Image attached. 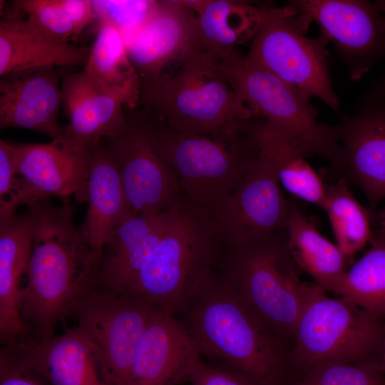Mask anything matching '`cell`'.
I'll return each mask as SVG.
<instances>
[{
  "instance_id": "obj_1",
  "label": "cell",
  "mask_w": 385,
  "mask_h": 385,
  "mask_svg": "<svg viewBox=\"0 0 385 385\" xmlns=\"http://www.w3.org/2000/svg\"><path fill=\"white\" fill-rule=\"evenodd\" d=\"M29 212L33 242L21 315L28 332L45 339L75 301L93 288L99 257L76 225L71 205L46 200L29 206Z\"/></svg>"
},
{
  "instance_id": "obj_2",
  "label": "cell",
  "mask_w": 385,
  "mask_h": 385,
  "mask_svg": "<svg viewBox=\"0 0 385 385\" xmlns=\"http://www.w3.org/2000/svg\"><path fill=\"white\" fill-rule=\"evenodd\" d=\"M182 314L200 354L257 385H279L287 363L282 342L223 279L206 277Z\"/></svg>"
},
{
  "instance_id": "obj_3",
  "label": "cell",
  "mask_w": 385,
  "mask_h": 385,
  "mask_svg": "<svg viewBox=\"0 0 385 385\" xmlns=\"http://www.w3.org/2000/svg\"><path fill=\"white\" fill-rule=\"evenodd\" d=\"M220 240L208 212L179 198L169 211L167 227L127 294L175 315L188 307L208 276Z\"/></svg>"
},
{
  "instance_id": "obj_4",
  "label": "cell",
  "mask_w": 385,
  "mask_h": 385,
  "mask_svg": "<svg viewBox=\"0 0 385 385\" xmlns=\"http://www.w3.org/2000/svg\"><path fill=\"white\" fill-rule=\"evenodd\" d=\"M140 103L158 122L181 133H217L253 118L219 59L200 51L170 73L140 86Z\"/></svg>"
},
{
  "instance_id": "obj_5",
  "label": "cell",
  "mask_w": 385,
  "mask_h": 385,
  "mask_svg": "<svg viewBox=\"0 0 385 385\" xmlns=\"http://www.w3.org/2000/svg\"><path fill=\"white\" fill-rule=\"evenodd\" d=\"M148 115L156 149L186 199L209 214L259 155L245 121L217 133H187L170 130Z\"/></svg>"
},
{
  "instance_id": "obj_6",
  "label": "cell",
  "mask_w": 385,
  "mask_h": 385,
  "mask_svg": "<svg viewBox=\"0 0 385 385\" xmlns=\"http://www.w3.org/2000/svg\"><path fill=\"white\" fill-rule=\"evenodd\" d=\"M300 270L285 230L232 248L222 279L274 332L293 337L305 307L324 290L302 281Z\"/></svg>"
},
{
  "instance_id": "obj_7",
  "label": "cell",
  "mask_w": 385,
  "mask_h": 385,
  "mask_svg": "<svg viewBox=\"0 0 385 385\" xmlns=\"http://www.w3.org/2000/svg\"><path fill=\"white\" fill-rule=\"evenodd\" d=\"M311 22L291 4L271 6L246 56L307 100L319 98L337 110L339 101L329 74V41L322 34L316 38L306 36Z\"/></svg>"
},
{
  "instance_id": "obj_8",
  "label": "cell",
  "mask_w": 385,
  "mask_h": 385,
  "mask_svg": "<svg viewBox=\"0 0 385 385\" xmlns=\"http://www.w3.org/2000/svg\"><path fill=\"white\" fill-rule=\"evenodd\" d=\"M220 66L253 117L287 133L307 157L314 155L333 163L339 153L335 126L317 120L309 101L292 87L237 51L220 59Z\"/></svg>"
},
{
  "instance_id": "obj_9",
  "label": "cell",
  "mask_w": 385,
  "mask_h": 385,
  "mask_svg": "<svg viewBox=\"0 0 385 385\" xmlns=\"http://www.w3.org/2000/svg\"><path fill=\"white\" fill-rule=\"evenodd\" d=\"M385 327L371 312L320 292L297 324L290 358L304 372L328 363H359L379 354Z\"/></svg>"
},
{
  "instance_id": "obj_10",
  "label": "cell",
  "mask_w": 385,
  "mask_h": 385,
  "mask_svg": "<svg viewBox=\"0 0 385 385\" xmlns=\"http://www.w3.org/2000/svg\"><path fill=\"white\" fill-rule=\"evenodd\" d=\"M155 308L134 294L91 288L75 301L68 315L95 347L107 379L128 385L135 351Z\"/></svg>"
},
{
  "instance_id": "obj_11",
  "label": "cell",
  "mask_w": 385,
  "mask_h": 385,
  "mask_svg": "<svg viewBox=\"0 0 385 385\" xmlns=\"http://www.w3.org/2000/svg\"><path fill=\"white\" fill-rule=\"evenodd\" d=\"M127 109L120 130L105 142L133 215H160L180 198V185L156 149L148 113Z\"/></svg>"
},
{
  "instance_id": "obj_12",
  "label": "cell",
  "mask_w": 385,
  "mask_h": 385,
  "mask_svg": "<svg viewBox=\"0 0 385 385\" xmlns=\"http://www.w3.org/2000/svg\"><path fill=\"white\" fill-rule=\"evenodd\" d=\"M335 129L339 154L326 174L359 188L375 212L385 198V76L363 95L353 115L341 116Z\"/></svg>"
},
{
  "instance_id": "obj_13",
  "label": "cell",
  "mask_w": 385,
  "mask_h": 385,
  "mask_svg": "<svg viewBox=\"0 0 385 385\" xmlns=\"http://www.w3.org/2000/svg\"><path fill=\"white\" fill-rule=\"evenodd\" d=\"M271 163L260 155L230 194L209 214L220 240L239 247L286 230L291 200Z\"/></svg>"
},
{
  "instance_id": "obj_14",
  "label": "cell",
  "mask_w": 385,
  "mask_h": 385,
  "mask_svg": "<svg viewBox=\"0 0 385 385\" xmlns=\"http://www.w3.org/2000/svg\"><path fill=\"white\" fill-rule=\"evenodd\" d=\"M17 172L14 198L0 220L51 197L73 196L78 202L87 201L90 169L88 148L63 138L46 143L11 141Z\"/></svg>"
},
{
  "instance_id": "obj_15",
  "label": "cell",
  "mask_w": 385,
  "mask_h": 385,
  "mask_svg": "<svg viewBox=\"0 0 385 385\" xmlns=\"http://www.w3.org/2000/svg\"><path fill=\"white\" fill-rule=\"evenodd\" d=\"M291 4L320 27L336 47L351 80L360 79L385 58V16L363 0H299Z\"/></svg>"
},
{
  "instance_id": "obj_16",
  "label": "cell",
  "mask_w": 385,
  "mask_h": 385,
  "mask_svg": "<svg viewBox=\"0 0 385 385\" xmlns=\"http://www.w3.org/2000/svg\"><path fill=\"white\" fill-rule=\"evenodd\" d=\"M126 50L140 86L170 73L200 51L195 13L184 1H158Z\"/></svg>"
},
{
  "instance_id": "obj_17",
  "label": "cell",
  "mask_w": 385,
  "mask_h": 385,
  "mask_svg": "<svg viewBox=\"0 0 385 385\" xmlns=\"http://www.w3.org/2000/svg\"><path fill=\"white\" fill-rule=\"evenodd\" d=\"M8 345L23 368L50 385H113L95 347L76 327L57 337L24 338Z\"/></svg>"
},
{
  "instance_id": "obj_18",
  "label": "cell",
  "mask_w": 385,
  "mask_h": 385,
  "mask_svg": "<svg viewBox=\"0 0 385 385\" xmlns=\"http://www.w3.org/2000/svg\"><path fill=\"white\" fill-rule=\"evenodd\" d=\"M61 73L42 67L0 77V128L41 133L51 140L61 138Z\"/></svg>"
},
{
  "instance_id": "obj_19",
  "label": "cell",
  "mask_w": 385,
  "mask_h": 385,
  "mask_svg": "<svg viewBox=\"0 0 385 385\" xmlns=\"http://www.w3.org/2000/svg\"><path fill=\"white\" fill-rule=\"evenodd\" d=\"M200 356L183 322L155 308L135 351L128 385H171L188 378Z\"/></svg>"
},
{
  "instance_id": "obj_20",
  "label": "cell",
  "mask_w": 385,
  "mask_h": 385,
  "mask_svg": "<svg viewBox=\"0 0 385 385\" xmlns=\"http://www.w3.org/2000/svg\"><path fill=\"white\" fill-rule=\"evenodd\" d=\"M170 210L134 215L113 231L103 248L92 289L112 294L129 292L164 233Z\"/></svg>"
},
{
  "instance_id": "obj_21",
  "label": "cell",
  "mask_w": 385,
  "mask_h": 385,
  "mask_svg": "<svg viewBox=\"0 0 385 385\" xmlns=\"http://www.w3.org/2000/svg\"><path fill=\"white\" fill-rule=\"evenodd\" d=\"M61 106L68 123L61 138L89 148L114 136L124 124V105L82 70L61 73Z\"/></svg>"
},
{
  "instance_id": "obj_22",
  "label": "cell",
  "mask_w": 385,
  "mask_h": 385,
  "mask_svg": "<svg viewBox=\"0 0 385 385\" xmlns=\"http://www.w3.org/2000/svg\"><path fill=\"white\" fill-rule=\"evenodd\" d=\"M13 5L0 20V76L36 68L84 66L91 47L46 34Z\"/></svg>"
},
{
  "instance_id": "obj_23",
  "label": "cell",
  "mask_w": 385,
  "mask_h": 385,
  "mask_svg": "<svg viewBox=\"0 0 385 385\" xmlns=\"http://www.w3.org/2000/svg\"><path fill=\"white\" fill-rule=\"evenodd\" d=\"M88 210L81 231L99 257L113 231L134 215L105 140L90 146Z\"/></svg>"
},
{
  "instance_id": "obj_24",
  "label": "cell",
  "mask_w": 385,
  "mask_h": 385,
  "mask_svg": "<svg viewBox=\"0 0 385 385\" xmlns=\"http://www.w3.org/2000/svg\"><path fill=\"white\" fill-rule=\"evenodd\" d=\"M33 225L29 211L0 220V336L10 344L28 329L21 315L22 287L32 250Z\"/></svg>"
},
{
  "instance_id": "obj_25",
  "label": "cell",
  "mask_w": 385,
  "mask_h": 385,
  "mask_svg": "<svg viewBox=\"0 0 385 385\" xmlns=\"http://www.w3.org/2000/svg\"><path fill=\"white\" fill-rule=\"evenodd\" d=\"M196 16L199 49L218 59L255 38L270 6L233 0L184 1Z\"/></svg>"
},
{
  "instance_id": "obj_26",
  "label": "cell",
  "mask_w": 385,
  "mask_h": 385,
  "mask_svg": "<svg viewBox=\"0 0 385 385\" xmlns=\"http://www.w3.org/2000/svg\"><path fill=\"white\" fill-rule=\"evenodd\" d=\"M245 127L259 154L274 168L279 181L289 192L324 210L325 183L309 165L297 141L278 126L257 117Z\"/></svg>"
},
{
  "instance_id": "obj_27",
  "label": "cell",
  "mask_w": 385,
  "mask_h": 385,
  "mask_svg": "<svg viewBox=\"0 0 385 385\" xmlns=\"http://www.w3.org/2000/svg\"><path fill=\"white\" fill-rule=\"evenodd\" d=\"M83 70L126 108L134 109L138 105L140 81L129 61L125 40L112 24L99 22Z\"/></svg>"
},
{
  "instance_id": "obj_28",
  "label": "cell",
  "mask_w": 385,
  "mask_h": 385,
  "mask_svg": "<svg viewBox=\"0 0 385 385\" xmlns=\"http://www.w3.org/2000/svg\"><path fill=\"white\" fill-rule=\"evenodd\" d=\"M286 230L289 251L299 268L326 292L335 294L349 262L339 247L319 232L294 200Z\"/></svg>"
},
{
  "instance_id": "obj_29",
  "label": "cell",
  "mask_w": 385,
  "mask_h": 385,
  "mask_svg": "<svg viewBox=\"0 0 385 385\" xmlns=\"http://www.w3.org/2000/svg\"><path fill=\"white\" fill-rule=\"evenodd\" d=\"M324 210L328 215L337 245L351 261L373 237L374 212L357 202L343 178H337L325 184Z\"/></svg>"
},
{
  "instance_id": "obj_30",
  "label": "cell",
  "mask_w": 385,
  "mask_h": 385,
  "mask_svg": "<svg viewBox=\"0 0 385 385\" xmlns=\"http://www.w3.org/2000/svg\"><path fill=\"white\" fill-rule=\"evenodd\" d=\"M369 251L348 270L336 293L380 319L385 317V238L373 234Z\"/></svg>"
},
{
  "instance_id": "obj_31",
  "label": "cell",
  "mask_w": 385,
  "mask_h": 385,
  "mask_svg": "<svg viewBox=\"0 0 385 385\" xmlns=\"http://www.w3.org/2000/svg\"><path fill=\"white\" fill-rule=\"evenodd\" d=\"M299 385H385L378 359L359 363H328L307 372Z\"/></svg>"
},
{
  "instance_id": "obj_32",
  "label": "cell",
  "mask_w": 385,
  "mask_h": 385,
  "mask_svg": "<svg viewBox=\"0 0 385 385\" xmlns=\"http://www.w3.org/2000/svg\"><path fill=\"white\" fill-rule=\"evenodd\" d=\"M92 2L98 22L112 24L123 36L125 33L130 32L131 38L155 11L158 1H92Z\"/></svg>"
},
{
  "instance_id": "obj_33",
  "label": "cell",
  "mask_w": 385,
  "mask_h": 385,
  "mask_svg": "<svg viewBox=\"0 0 385 385\" xmlns=\"http://www.w3.org/2000/svg\"><path fill=\"white\" fill-rule=\"evenodd\" d=\"M13 5L35 26L53 38L69 42L78 36L73 24L55 0H18Z\"/></svg>"
},
{
  "instance_id": "obj_34",
  "label": "cell",
  "mask_w": 385,
  "mask_h": 385,
  "mask_svg": "<svg viewBox=\"0 0 385 385\" xmlns=\"http://www.w3.org/2000/svg\"><path fill=\"white\" fill-rule=\"evenodd\" d=\"M188 379L192 385H257L239 372L209 365L200 358L192 366Z\"/></svg>"
},
{
  "instance_id": "obj_35",
  "label": "cell",
  "mask_w": 385,
  "mask_h": 385,
  "mask_svg": "<svg viewBox=\"0 0 385 385\" xmlns=\"http://www.w3.org/2000/svg\"><path fill=\"white\" fill-rule=\"evenodd\" d=\"M17 185L16 159L11 141L0 140V215L14 198Z\"/></svg>"
},
{
  "instance_id": "obj_36",
  "label": "cell",
  "mask_w": 385,
  "mask_h": 385,
  "mask_svg": "<svg viewBox=\"0 0 385 385\" xmlns=\"http://www.w3.org/2000/svg\"><path fill=\"white\" fill-rule=\"evenodd\" d=\"M0 385H43L39 378L23 368L6 345L0 354Z\"/></svg>"
},
{
  "instance_id": "obj_37",
  "label": "cell",
  "mask_w": 385,
  "mask_h": 385,
  "mask_svg": "<svg viewBox=\"0 0 385 385\" xmlns=\"http://www.w3.org/2000/svg\"><path fill=\"white\" fill-rule=\"evenodd\" d=\"M55 2L72 22L78 36L95 20H97L92 1L55 0Z\"/></svg>"
},
{
  "instance_id": "obj_38",
  "label": "cell",
  "mask_w": 385,
  "mask_h": 385,
  "mask_svg": "<svg viewBox=\"0 0 385 385\" xmlns=\"http://www.w3.org/2000/svg\"><path fill=\"white\" fill-rule=\"evenodd\" d=\"M373 224L374 235L385 238V207L378 212H374Z\"/></svg>"
},
{
  "instance_id": "obj_39",
  "label": "cell",
  "mask_w": 385,
  "mask_h": 385,
  "mask_svg": "<svg viewBox=\"0 0 385 385\" xmlns=\"http://www.w3.org/2000/svg\"><path fill=\"white\" fill-rule=\"evenodd\" d=\"M378 361L381 371L385 375V331L379 354Z\"/></svg>"
},
{
  "instance_id": "obj_40",
  "label": "cell",
  "mask_w": 385,
  "mask_h": 385,
  "mask_svg": "<svg viewBox=\"0 0 385 385\" xmlns=\"http://www.w3.org/2000/svg\"><path fill=\"white\" fill-rule=\"evenodd\" d=\"M376 3L378 5L381 11L383 13L384 16H385V0H379L376 1Z\"/></svg>"
}]
</instances>
